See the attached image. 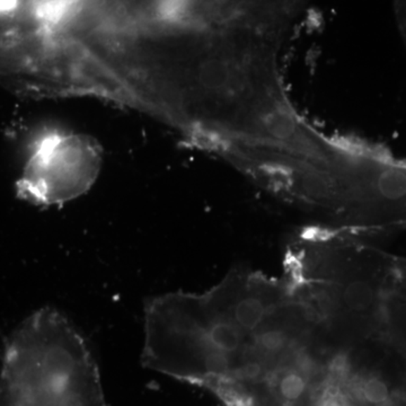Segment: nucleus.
Masks as SVG:
<instances>
[{
    "instance_id": "f257e3e1",
    "label": "nucleus",
    "mask_w": 406,
    "mask_h": 406,
    "mask_svg": "<svg viewBox=\"0 0 406 406\" xmlns=\"http://www.w3.org/2000/svg\"><path fill=\"white\" fill-rule=\"evenodd\" d=\"M284 39L245 32L205 49L196 65L203 137L267 190L329 224L381 236L406 229V157L307 119L284 83Z\"/></svg>"
},
{
    "instance_id": "f03ea898",
    "label": "nucleus",
    "mask_w": 406,
    "mask_h": 406,
    "mask_svg": "<svg viewBox=\"0 0 406 406\" xmlns=\"http://www.w3.org/2000/svg\"><path fill=\"white\" fill-rule=\"evenodd\" d=\"M101 167L100 147L89 136L48 130L30 147L16 192L32 205H65L91 190Z\"/></svg>"
},
{
    "instance_id": "7ed1b4c3",
    "label": "nucleus",
    "mask_w": 406,
    "mask_h": 406,
    "mask_svg": "<svg viewBox=\"0 0 406 406\" xmlns=\"http://www.w3.org/2000/svg\"><path fill=\"white\" fill-rule=\"evenodd\" d=\"M393 1L398 31L406 46V0H393Z\"/></svg>"
}]
</instances>
